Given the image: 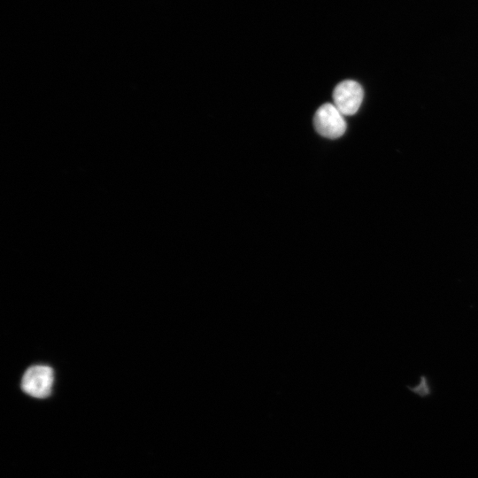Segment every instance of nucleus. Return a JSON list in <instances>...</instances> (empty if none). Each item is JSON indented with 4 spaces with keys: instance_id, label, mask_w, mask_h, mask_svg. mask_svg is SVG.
Returning a JSON list of instances; mask_svg holds the SVG:
<instances>
[{
    "instance_id": "obj_2",
    "label": "nucleus",
    "mask_w": 478,
    "mask_h": 478,
    "mask_svg": "<svg viewBox=\"0 0 478 478\" xmlns=\"http://www.w3.org/2000/svg\"><path fill=\"white\" fill-rule=\"evenodd\" d=\"M313 124L320 135L329 139L342 136L346 130L343 115L334 104L329 103L318 108L313 117Z\"/></svg>"
},
{
    "instance_id": "obj_3",
    "label": "nucleus",
    "mask_w": 478,
    "mask_h": 478,
    "mask_svg": "<svg viewBox=\"0 0 478 478\" xmlns=\"http://www.w3.org/2000/svg\"><path fill=\"white\" fill-rule=\"evenodd\" d=\"M361 85L352 80L341 81L333 91L334 105L344 116L355 114L363 100Z\"/></svg>"
},
{
    "instance_id": "obj_1",
    "label": "nucleus",
    "mask_w": 478,
    "mask_h": 478,
    "mask_svg": "<svg viewBox=\"0 0 478 478\" xmlns=\"http://www.w3.org/2000/svg\"><path fill=\"white\" fill-rule=\"evenodd\" d=\"M55 372L49 365L37 364L27 367L20 380L21 391L34 399H47L54 389Z\"/></svg>"
},
{
    "instance_id": "obj_4",
    "label": "nucleus",
    "mask_w": 478,
    "mask_h": 478,
    "mask_svg": "<svg viewBox=\"0 0 478 478\" xmlns=\"http://www.w3.org/2000/svg\"><path fill=\"white\" fill-rule=\"evenodd\" d=\"M408 389L420 397H428L431 394L430 388L426 378L422 377L420 383L415 387H408Z\"/></svg>"
}]
</instances>
